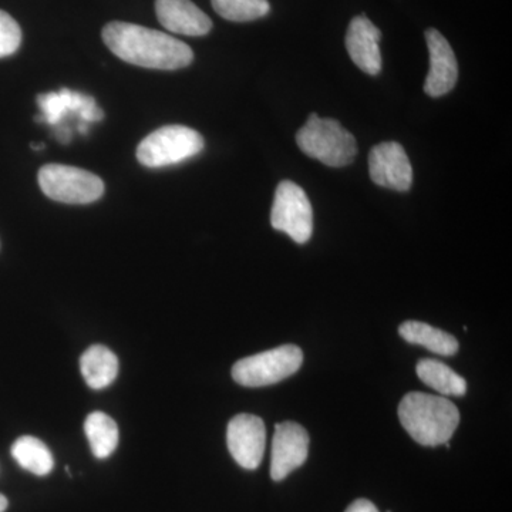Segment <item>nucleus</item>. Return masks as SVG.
<instances>
[{"mask_svg":"<svg viewBox=\"0 0 512 512\" xmlns=\"http://www.w3.org/2000/svg\"><path fill=\"white\" fill-rule=\"evenodd\" d=\"M106 46L124 62L156 70H178L194 60L191 47L181 40L127 22H110L103 29Z\"/></svg>","mask_w":512,"mask_h":512,"instance_id":"1","label":"nucleus"},{"mask_svg":"<svg viewBox=\"0 0 512 512\" xmlns=\"http://www.w3.org/2000/svg\"><path fill=\"white\" fill-rule=\"evenodd\" d=\"M399 419L404 430L421 446L447 444L460 424L456 404L446 397L413 392L399 404Z\"/></svg>","mask_w":512,"mask_h":512,"instance_id":"2","label":"nucleus"},{"mask_svg":"<svg viewBox=\"0 0 512 512\" xmlns=\"http://www.w3.org/2000/svg\"><path fill=\"white\" fill-rule=\"evenodd\" d=\"M296 143L306 156L328 167H346L355 160V137L339 121L320 119L315 113L296 134Z\"/></svg>","mask_w":512,"mask_h":512,"instance_id":"3","label":"nucleus"},{"mask_svg":"<svg viewBox=\"0 0 512 512\" xmlns=\"http://www.w3.org/2000/svg\"><path fill=\"white\" fill-rule=\"evenodd\" d=\"M204 148L198 131L185 126H165L148 134L137 148V160L144 167L160 168L183 163Z\"/></svg>","mask_w":512,"mask_h":512,"instance_id":"4","label":"nucleus"},{"mask_svg":"<svg viewBox=\"0 0 512 512\" xmlns=\"http://www.w3.org/2000/svg\"><path fill=\"white\" fill-rule=\"evenodd\" d=\"M302 363V349L296 345H284L238 360L232 367V377L245 387L271 386L295 375Z\"/></svg>","mask_w":512,"mask_h":512,"instance_id":"5","label":"nucleus"},{"mask_svg":"<svg viewBox=\"0 0 512 512\" xmlns=\"http://www.w3.org/2000/svg\"><path fill=\"white\" fill-rule=\"evenodd\" d=\"M39 185L46 197L64 204H90L104 194L100 177L70 165L47 164L40 168Z\"/></svg>","mask_w":512,"mask_h":512,"instance_id":"6","label":"nucleus"},{"mask_svg":"<svg viewBox=\"0 0 512 512\" xmlns=\"http://www.w3.org/2000/svg\"><path fill=\"white\" fill-rule=\"evenodd\" d=\"M271 224L296 242L306 244L312 237L313 211L306 192L292 181H282L275 192Z\"/></svg>","mask_w":512,"mask_h":512,"instance_id":"7","label":"nucleus"},{"mask_svg":"<svg viewBox=\"0 0 512 512\" xmlns=\"http://www.w3.org/2000/svg\"><path fill=\"white\" fill-rule=\"evenodd\" d=\"M229 453L245 470H256L264 458L266 429L261 417L238 414L229 421L227 430Z\"/></svg>","mask_w":512,"mask_h":512,"instance_id":"8","label":"nucleus"},{"mask_svg":"<svg viewBox=\"0 0 512 512\" xmlns=\"http://www.w3.org/2000/svg\"><path fill=\"white\" fill-rule=\"evenodd\" d=\"M308 454L309 434L305 427L295 421L276 424L272 440V480H285L296 468L305 464Z\"/></svg>","mask_w":512,"mask_h":512,"instance_id":"9","label":"nucleus"},{"mask_svg":"<svg viewBox=\"0 0 512 512\" xmlns=\"http://www.w3.org/2000/svg\"><path fill=\"white\" fill-rule=\"evenodd\" d=\"M369 174L380 187L404 192L413 183V168L399 143L389 141L373 147L369 156Z\"/></svg>","mask_w":512,"mask_h":512,"instance_id":"10","label":"nucleus"},{"mask_svg":"<svg viewBox=\"0 0 512 512\" xmlns=\"http://www.w3.org/2000/svg\"><path fill=\"white\" fill-rule=\"evenodd\" d=\"M430 53V70L424 83V92L430 97H441L450 93L458 79V64L453 47L439 30H426Z\"/></svg>","mask_w":512,"mask_h":512,"instance_id":"11","label":"nucleus"},{"mask_svg":"<svg viewBox=\"0 0 512 512\" xmlns=\"http://www.w3.org/2000/svg\"><path fill=\"white\" fill-rule=\"evenodd\" d=\"M380 39L382 32L366 16H357L350 22L346 33V49L353 63L370 76H376L382 70Z\"/></svg>","mask_w":512,"mask_h":512,"instance_id":"12","label":"nucleus"},{"mask_svg":"<svg viewBox=\"0 0 512 512\" xmlns=\"http://www.w3.org/2000/svg\"><path fill=\"white\" fill-rule=\"evenodd\" d=\"M157 18L168 32L184 36H205L211 19L191 0H156Z\"/></svg>","mask_w":512,"mask_h":512,"instance_id":"13","label":"nucleus"},{"mask_svg":"<svg viewBox=\"0 0 512 512\" xmlns=\"http://www.w3.org/2000/svg\"><path fill=\"white\" fill-rule=\"evenodd\" d=\"M80 370L87 386L106 389L119 375V359L106 346L93 345L80 357Z\"/></svg>","mask_w":512,"mask_h":512,"instance_id":"14","label":"nucleus"},{"mask_svg":"<svg viewBox=\"0 0 512 512\" xmlns=\"http://www.w3.org/2000/svg\"><path fill=\"white\" fill-rule=\"evenodd\" d=\"M399 333L406 342L423 346L436 355L453 356L458 350V340L453 335L417 320L402 323Z\"/></svg>","mask_w":512,"mask_h":512,"instance_id":"15","label":"nucleus"},{"mask_svg":"<svg viewBox=\"0 0 512 512\" xmlns=\"http://www.w3.org/2000/svg\"><path fill=\"white\" fill-rule=\"evenodd\" d=\"M93 97L86 96L79 92H72L69 89H62L60 92L40 94L37 96V104L42 110V116L36 117V121L47 124H59L66 116L67 111L80 113L93 101Z\"/></svg>","mask_w":512,"mask_h":512,"instance_id":"16","label":"nucleus"},{"mask_svg":"<svg viewBox=\"0 0 512 512\" xmlns=\"http://www.w3.org/2000/svg\"><path fill=\"white\" fill-rule=\"evenodd\" d=\"M417 376L426 386L443 396H464L467 392L466 380L439 360H420L417 363Z\"/></svg>","mask_w":512,"mask_h":512,"instance_id":"17","label":"nucleus"},{"mask_svg":"<svg viewBox=\"0 0 512 512\" xmlns=\"http://www.w3.org/2000/svg\"><path fill=\"white\" fill-rule=\"evenodd\" d=\"M84 431L94 457H110L119 446V427L116 421L103 412H94L84 421Z\"/></svg>","mask_w":512,"mask_h":512,"instance_id":"18","label":"nucleus"},{"mask_svg":"<svg viewBox=\"0 0 512 512\" xmlns=\"http://www.w3.org/2000/svg\"><path fill=\"white\" fill-rule=\"evenodd\" d=\"M12 456L18 461L20 467L35 476L45 477L52 473L55 467L52 451L36 437L23 436L16 440L12 446Z\"/></svg>","mask_w":512,"mask_h":512,"instance_id":"19","label":"nucleus"},{"mask_svg":"<svg viewBox=\"0 0 512 512\" xmlns=\"http://www.w3.org/2000/svg\"><path fill=\"white\" fill-rule=\"evenodd\" d=\"M212 8L221 18L231 22H251L268 15V0H211Z\"/></svg>","mask_w":512,"mask_h":512,"instance_id":"20","label":"nucleus"},{"mask_svg":"<svg viewBox=\"0 0 512 512\" xmlns=\"http://www.w3.org/2000/svg\"><path fill=\"white\" fill-rule=\"evenodd\" d=\"M22 43V30L9 13L0 10V59L18 52Z\"/></svg>","mask_w":512,"mask_h":512,"instance_id":"21","label":"nucleus"},{"mask_svg":"<svg viewBox=\"0 0 512 512\" xmlns=\"http://www.w3.org/2000/svg\"><path fill=\"white\" fill-rule=\"evenodd\" d=\"M345 512H380L377 510L375 504L372 501L365 500V498H360V500L353 501L352 504L349 505L348 510Z\"/></svg>","mask_w":512,"mask_h":512,"instance_id":"22","label":"nucleus"},{"mask_svg":"<svg viewBox=\"0 0 512 512\" xmlns=\"http://www.w3.org/2000/svg\"><path fill=\"white\" fill-rule=\"evenodd\" d=\"M70 130L69 128H60L59 131H57V138H59V141H62V143H69L70 141Z\"/></svg>","mask_w":512,"mask_h":512,"instance_id":"23","label":"nucleus"},{"mask_svg":"<svg viewBox=\"0 0 512 512\" xmlns=\"http://www.w3.org/2000/svg\"><path fill=\"white\" fill-rule=\"evenodd\" d=\"M6 508H8V500L5 495L0 494V512H5Z\"/></svg>","mask_w":512,"mask_h":512,"instance_id":"24","label":"nucleus"},{"mask_svg":"<svg viewBox=\"0 0 512 512\" xmlns=\"http://www.w3.org/2000/svg\"><path fill=\"white\" fill-rule=\"evenodd\" d=\"M87 127H89V124H87V123L80 124V126H79L80 133L86 134L87 133Z\"/></svg>","mask_w":512,"mask_h":512,"instance_id":"25","label":"nucleus"},{"mask_svg":"<svg viewBox=\"0 0 512 512\" xmlns=\"http://www.w3.org/2000/svg\"><path fill=\"white\" fill-rule=\"evenodd\" d=\"M32 148L35 151H40L43 150V148H45V144H32Z\"/></svg>","mask_w":512,"mask_h":512,"instance_id":"26","label":"nucleus"}]
</instances>
